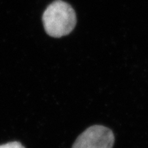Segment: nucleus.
Here are the masks:
<instances>
[{
  "instance_id": "nucleus-1",
  "label": "nucleus",
  "mask_w": 148,
  "mask_h": 148,
  "mask_svg": "<svg viewBox=\"0 0 148 148\" xmlns=\"http://www.w3.org/2000/svg\"><path fill=\"white\" fill-rule=\"evenodd\" d=\"M42 18L46 32L54 38L70 34L77 23L73 9L62 0H56L50 4L45 11Z\"/></svg>"
},
{
  "instance_id": "nucleus-3",
  "label": "nucleus",
  "mask_w": 148,
  "mask_h": 148,
  "mask_svg": "<svg viewBox=\"0 0 148 148\" xmlns=\"http://www.w3.org/2000/svg\"><path fill=\"white\" fill-rule=\"evenodd\" d=\"M0 148H25V147L23 146L19 142L12 141L0 145Z\"/></svg>"
},
{
  "instance_id": "nucleus-2",
  "label": "nucleus",
  "mask_w": 148,
  "mask_h": 148,
  "mask_svg": "<svg viewBox=\"0 0 148 148\" xmlns=\"http://www.w3.org/2000/svg\"><path fill=\"white\" fill-rule=\"evenodd\" d=\"M114 140V133L110 129L96 125L80 134L72 148H112Z\"/></svg>"
}]
</instances>
